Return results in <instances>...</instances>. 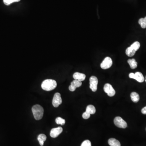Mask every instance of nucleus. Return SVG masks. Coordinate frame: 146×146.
Wrapping results in <instances>:
<instances>
[{"label": "nucleus", "instance_id": "f257e3e1", "mask_svg": "<svg viewBox=\"0 0 146 146\" xmlns=\"http://www.w3.org/2000/svg\"><path fill=\"white\" fill-rule=\"evenodd\" d=\"M41 88L46 91H50L55 89L57 86V83L55 80L46 79L41 84Z\"/></svg>", "mask_w": 146, "mask_h": 146}, {"label": "nucleus", "instance_id": "f03ea898", "mask_svg": "<svg viewBox=\"0 0 146 146\" xmlns=\"http://www.w3.org/2000/svg\"><path fill=\"white\" fill-rule=\"evenodd\" d=\"M32 110L34 118L36 120H40L42 118L44 113V110L43 107L40 105L38 104L34 105L32 108Z\"/></svg>", "mask_w": 146, "mask_h": 146}, {"label": "nucleus", "instance_id": "7ed1b4c3", "mask_svg": "<svg viewBox=\"0 0 146 146\" xmlns=\"http://www.w3.org/2000/svg\"><path fill=\"white\" fill-rule=\"evenodd\" d=\"M141 45L138 41H135L133 44H131L130 47H128L125 51L126 55L129 57L134 56L136 53V52L140 48Z\"/></svg>", "mask_w": 146, "mask_h": 146}, {"label": "nucleus", "instance_id": "20e7f679", "mask_svg": "<svg viewBox=\"0 0 146 146\" xmlns=\"http://www.w3.org/2000/svg\"><path fill=\"white\" fill-rule=\"evenodd\" d=\"M114 122L115 125L120 128L125 129L128 126L126 121L120 117H117L115 118Z\"/></svg>", "mask_w": 146, "mask_h": 146}, {"label": "nucleus", "instance_id": "39448f33", "mask_svg": "<svg viewBox=\"0 0 146 146\" xmlns=\"http://www.w3.org/2000/svg\"><path fill=\"white\" fill-rule=\"evenodd\" d=\"M90 88L92 91L96 92L97 89V85L98 83V80L95 76H92L89 79Z\"/></svg>", "mask_w": 146, "mask_h": 146}, {"label": "nucleus", "instance_id": "423d86ee", "mask_svg": "<svg viewBox=\"0 0 146 146\" xmlns=\"http://www.w3.org/2000/svg\"><path fill=\"white\" fill-rule=\"evenodd\" d=\"M129 76L130 78L135 79L139 82H143L144 80L143 75L140 72H136L135 74L133 73H131L129 75Z\"/></svg>", "mask_w": 146, "mask_h": 146}, {"label": "nucleus", "instance_id": "0eeeda50", "mask_svg": "<svg viewBox=\"0 0 146 146\" xmlns=\"http://www.w3.org/2000/svg\"><path fill=\"white\" fill-rule=\"evenodd\" d=\"M112 60L110 57H106L103 60L100 65V67L104 69H106L110 68L112 65Z\"/></svg>", "mask_w": 146, "mask_h": 146}, {"label": "nucleus", "instance_id": "6e6552de", "mask_svg": "<svg viewBox=\"0 0 146 146\" xmlns=\"http://www.w3.org/2000/svg\"><path fill=\"white\" fill-rule=\"evenodd\" d=\"M104 91L109 97H113L115 95L116 92L112 86L109 83H106L104 86Z\"/></svg>", "mask_w": 146, "mask_h": 146}, {"label": "nucleus", "instance_id": "1a4fd4ad", "mask_svg": "<svg viewBox=\"0 0 146 146\" xmlns=\"http://www.w3.org/2000/svg\"><path fill=\"white\" fill-rule=\"evenodd\" d=\"M62 103V100L61 97V94L59 93H56L55 94L53 98V105L54 107H57Z\"/></svg>", "mask_w": 146, "mask_h": 146}, {"label": "nucleus", "instance_id": "9d476101", "mask_svg": "<svg viewBox=\"0 0 146 146\" xmlns=\"http://www.w3.org/2000/svg\"><path fill=\"white\" fill-rule=\"evenodd\" d=\"M62 130L63 129L61 127L52 129L50 132V136L52 138H56L62 132Z\"/></svg>", "mask_w": 146, "mask_h": 146}, {"label": "nucleus", "instance_id": "9b49d317", "mask_svg": "<svg viewBox=\"0 0 146 146\" xmlns=\"http://www.w3.org/2000/svg\"><path fill=\"white\" fill-rule=\"evenodd\" d=\"M82 85V82L78 81L77 80H74L71 83V85L69 86V90L72 92L75 91L77 88L81 86Z\"/></svg>", "mask_w": 146, "mask_h": 146}, {"label": "nucleus", "instance_id": "f8f14e48", "mask_svg": "<svg viewBox=\"0 0 146 146\" xmlns=\"http://www.w3.org/2000/svg\"><path fill=\"white\" fill-rule=\"evenodd\" d=\"M73 78L74 80H77L78 81H84L85 79L86 76L85 74L82 73H80L79 72H75L73 74Z\"/></svg>", "mask_w": 146, "mask_h": 146}, {"label": "nucleus", "instance_id": "ddd939ff", "mask_svg": "<svg viewBox=\"0 0 146 146\" xmlns=\"http://www.w3.org/2000/svg\"><path fill=\"white\" fill-rule=\"evenodd\" d=\"M108 143L110 146H121L119 141L114 138L109 139L108 141Z\"/></svg>", "mask_w": 146, "mask_h": 146}, {"label": "nucleus", "instance_id": "4468645a", "mask_svg": "<svg viewBox=\"0 0 146 146\" xmlns=\"http://www.w3.org/2000/svg\"><path fill=\"white\" fill-rule=\"evenodd\" d=\"M131 100L134 103H137L140 100V96L138 93L136 92H132L130 95Z\"/></svg>", "mask_w": 146, "mask_h": 146}, {"label": "nucleus", "instance_id": "2eb2a0df", "mask_svg": "<svg viewBox=\"0 0 146 146\" xmlns=\"http://www.w3.org/2000/svg\"><path fill=\"white\" fill-rule=\"evenodd\" d=\"M128 62L131 69H135L137 67L138 63L134 59H129L128 60Z\"/></svg>", "mask_w": 146, "mask_h": 146}, {"label": "nucleus", "instance_id": "dca6fc26", "mask_svg": "<svg viewBox=\"0 0 146 146\" xmlns=\"http://www.w3.org/2000/svg\"><path fill=\"white\" fill-rule=\"evenodd\" d=\"M46 138H47V137L45 134H40L37 137V140L39 142L41 146H43L44 144V142L46 141Z\"/></svg>", "mask_w": 146, "mask_h": 146}, {"label": "nucleus", "instance_id": "f3484780", "mask_svg": "<svg viewBox=\"0 0 146 146\" xmlns=\"http://www.w3.org/2000/svg\"><path fill=\"white\" fill-rule=\"evenodd\" d=\"M86 111L91 115H93L96 112V107L92 105H88L86 107Z\"/></svg>", "mask_w": 146, "mask_h": 146}, {"label": "nucleus", "instance_id": "a211bd4d", "mask_svg": "<svg viewBox=\"0 0 146 146\" xmlns=\"http://www.w3.org/2000/svg\"><path fill=\"white\" fill-rule=\"evenodd\" d=\"M138 23L142 29L146 28V16L144 18H141L139 20Z\"/></svg>", "mask_w": 146, "mask_h": 146}, {"label": "nucleus", "instance_id": "6ab92c4d", "mask_svg": "<svg viewBox=\"0 0 146 146\" xmlns=\"http://www.w3.org/2000/svg\"><path fill=\"white\" fill-rule=\"evenodd\" d=\"M55 121H56V124H58V125L60 124L62 125H64L65 123V120L60 117L56 118V119L55 120Z\"/></svg>", "mask_w": 146, "mask_h": 146}, {"label": "nucleus", "instance_id": "aec40b11", "mask_svg": "<svg viewBox=\"0 0 146 146\" xmlns=\"http://www.w3.org/2000/svg\"><path fill=\"white\" fill-rule=\"evenodd\" d=\"M81 146H91V142L89 140H85L83 142Z\"/></svg>", "mask_w": 146, "mask_h": 146}, {"label": "nucleus", "instance_id": "412c9836", "mask_svg": "<svg viewBox=\"0 0 146 146\" xmlns=\"http://www.w3.org/2000/svg\"><path fill=\"white\" fill-rule=\"evenodd\" d=\"M90 116H91V114H89L88 112H86V111L83 113L82 115L83 118L85 119H89Z\"/></svg>", "mask_w": 146, "mask_h": 146}, {"label": "nucleus", "instance_id": "4be33fe9", "mask_svg": "<svg viewBox=\"0 0 146 146\" xmlns=\"http://www.w3.org/2000/svg\"><path fill=\"white\" fill-rule=\"evenodd\" d=\"M3 3L6 5H9L14 2L13 0H3Z\"/></svg>", "mask_w": 146, "mask_h": 146}, {"label": "nucleus", "instance_id": "5701e85b", "mask_svg": "<svg viewBox=\"0 0 146 146\" xmlns=\"http://www.w3.org/2000/svg\"><path fill=\"white\" fill-rule=\"evenodd\" d=\"M142 113L144 115H146V106L144 107L141 110Z\"/></svg>", "mask_w": 146, "mask_h": 146}, {"label": "nucleus", "instance_id": "b1692460", "mask_svg": "<svg viewBox=\"0 0 146 146\" xmlns=\"http://www.w3.org/2000/svg\"><path fill=\"white\" fill-rule=\"evenodd\" d=\"M13 1L14 3V2H18L20 1V0H13Z\"/></svg>", "mask_w": 146, "mask_h": 146}, {"label": "nucleus", "instance_id": "393cba45", "mask_svg": "<svg viewBox=\"0 0 146 146\" xmlns=\"http://www.w3.org/2000/svg\"><path fill=\"white\" fill-rule=\"evenodd\" d=\"M145 78H146V79H145V82H146V77H145Z\"/></svg>", "mask_w": 146, "mask_h": 146}]
</instances>
